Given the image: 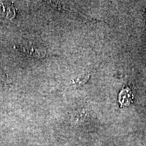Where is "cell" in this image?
Listing matches in <instances>:
<instances>
[{
  "instance_id": "obj_1",
  "label": "cell",
  "mask_w": 146,
  "mask_h": 146,
  "mask_svg": "<svg viewBox=\"0 0 146 146\" xmlns=\"http://www.w3.org/2000/svg\"><path fill=\"white\" fill-rule=\"evenodd\" d=\"M133 94L129 88L123 89L119 94V102L121 106H128L131 104L133 99Z\"/></svg>"
},
{
  "instance_id": "obj_2",
  "label": "cell",
  "mask_w": 146,
  "mask_h": 146,
  "mask_svg": "<svg viewBox=\"0 0 146 146\" xmlns=\"http://www.w3.org/2000/svg\"><path fill=\"white\" fill-rule=\"evenodd\" d=\"M89 76H90L89 74H84L83 75H81L78 78L73 80L72 82L73 84H77V85L84 84L88 80Z\"/></svg>"
}]
</instances>
